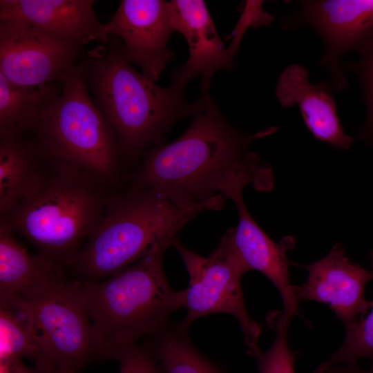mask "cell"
Returning a JSON list of instances; mask_svg holds the SVG:
<instances>
[{"instance_id": "obj_1", "label": "cell", "mask_w": 373, "mask_h": 373, "mask_svg": "<svg viewBox=\"0 0 373 373\" xmlns=\"http://www.w3.org/2000/svg\"><path fill=\"white\" fill-rule=\"evenodd\" d=\"M278 128L243 133L230 124L209 93L205 106L182 135L144 154L131 186L156 190L184 205L209 201L237 184L270 191L273 171L249 146Z\"/></svg>"}, {"instance_id": "obj_2", "label": "cell", "mask_w": 373, "mask_h": 373, "mask_svg": "<svg viewBox=\"0 0 373 373\" xmlns=\"http://www.w3.org/2000/svg\"><path fill=\"white\" fill-rule=\"evenodd\" d=\"M44 156L39 177L1 219L32 244L37 255L64 270L115 195L107 189L111 180L76 164Z\"/></svg>"}, {"instance_id": "obj_3", "label": "cell", "mask_w": 373, "mask_h": 373, "mask_svg": "<svg viewBox=\"0 0 373 373\" xmlns=\"http://www.w3.org/2000/svg\"><path fill=\"white\" fill-rule=\"evenodd\" d=\"M88 55L83 70L95 104L113 128L121 152L129 158L163 144L177 121L194 116L206 105L209 92L191 103L184 95L186 83L173 77L170 86L162 87L140 73L127 59L122 42Z\"/></svg>"}, {"instance_id": "obj_4", "label": "cell", "mask_w": 373, "mask_h": 373, "mask_svg": "<svg viewBox=\"0 0 373 373\" xmlns=\"http://www.w3.org/2000/svg\"><path fill=\"white\" fill-rule=\"evenodd\" d=\"M179 204L152 189L130 186L115 195L98 224L66 268L82 281H100L135 262L157 245L172 247L178 231L200 212L218 211L224 198Z\"/></svg>"}, {"instance_id": "obj_5", "label": "cell", "mask_w": 373, "mask_h": 373, "mask_svg": "<svg viewBox=\"0 0 373 373\" xmlns=\"http://www.w3.org/2000/svg\"><path fill=\"white\" fill-rule=\"evenodd\" d=\"M169 247L155 245L106 280H79L98 358L117 359L126 347L160 332L171 314L183 307V290L170 286L163 268Z\"/></svg>"}, {"instance_id": "obj_6", "label": "cell", "mask_w": 373, "mask_h": 373, "mask_svg": "<svg viewBox=\"0 0 373 373\" xmlns=\"http://www.w3.org/2000/svg\"><path fill=\"white\" fill-rule=\"evenodd\" d=\"M41 151L90 169L113 181L122 153L115 134L88 94L83 64L59 83L33 128Z\"/></svg>"}, {"instance_id": "obj_7", "label": "cell", "mask_w": 373, "mask_h": 373, "mask_svg": "<svg viewBox=\"0 0 373 373\" xmlns=\"http://www.w3.org/2000/svg\"><path fill=\"white\" fill-rule=\"evenodd\" d=\"M26 321L57 373H77L98 358L80 282L55 269L0 304Z\"/></svg>"}, {"instance_id": "obj_8", "label": "cell", "mask_w": 373, "mask_h": 373, "mask_svg": "<svg viewBox=\"0 0 373 373\" xmlns=\"http://www.w3.org/2000/svg\"><path fill=\"white\" fill-rule=\"evenodd\" d=\"M172 247L181 256L189 276V285L183 290V307L187 311L180 326L189 329L201 317L231 314L240 324L247 351L258 347L262 326L249 316L241 285L242 276L249 269L236 251L229 230L208 257L186 248L178 238Z\"/></svg>"}, {"instance_id": "obj_9", "label": "cell", "mask_w": 373, "mask_h": 373, "mask_svg": "<svg viewBox=\"0 0 373 373\" xmlns=\"http://www.w3.org/2000/svg\"><path fill=\"white\" fill-rule=\"evenodd\" d=\"M82 46L17 19H0V74L10 84L38 88L60 82Z\"/></svg>"}, {"instance_id": "obj_10", "label": "cell", "mask_w": 373, "mask_h": 373, "mask_svg": "<svg viewBox=\"0 0 373 373\" xmlns=\"http://www.w3.org/2000/svg\"><path fill=\"white\" fill-rule=\"evenodd\" d=\"M285 25L289 29L307 25L320 34L325 45L320 63L329 68L334 87L340 90L347 86L341 57L361 50L373 35V0L303 1Z\"/></svg>"}, {"instance_id": "obj_11", "label": "cell", "mask_w": 373, "mask_h": 373, "mask_svg": "<svg viewBox=\"0 0 373 373\" xmlns=\"http://www.w3.org/2000/svg\"><path fill=\"white\" fill-rule=\"evenodd\" d=\"M173 31L169 2L163 0H122L103 24L104 35L119 37L127 59L154 82L173 59L167 44Z\"/></svg>"}, {"instance_id": "obj_12", "label": "cell", "mask_w": 373, "mask_h": 373, "mask_svg": "<svg viewBox=\"0 0 373 373\" xmlns=\"http://www.w3.org/2000/svg\"><path fill=\"white\" fill-rule=\"evenodd\" d=\"M307 271L301 285H293L300 304L313 300L328 305L343 323L345 329L367 314L370 301L365 297L367 283L373 280V269L352 262L340 243H336L324 257L309 265L291 263Z\"/></svg>"}, {"instance_id": "obj_13", "label": "cell", "mask_w": 373, "mask_h": 373, "mask_svg": "<svg viewBox=\"0 0 373 373\" xmlns=\"http://www.w3.org/2000/svg\"><path fill=\"white\" fill-rule=\"evenodd\" d=\"M242 190L235 188L225 197L233 202L238 213L237 226L228 229L232 244L249 271L260 272L276 288L283 304V310L292 318L300 316L304 320L289 278L291 262L287 254L295 247L296 238L287 236L279 242L274 241L250 215L243 200Z\"/></svg>"}, {"instance_id": "obj_14", "label": "cell", "mask_w": 373, "mask_h": 373, "mask_svg": "<svg viewBox=\"0 0 373 373\" xmlns=\"http://www.w3.org/2000/svg\"><path fill=\"white\" fill-rule=\"evenodd\" d=\"M169 6L173 28L184 36L189 50L186 64L173 77L187 84L200 76L202 93L209 92L216 71L233 68L240 43L233 39L229 47H224L204 1L173 0Z\"/></svg>"}, {"instance_id": "obj_15", "label": "cell", "mask_w": 373, "mask_h": 373, "mask_svg": "<svg viewBox=\"0 0 373 373\" xmlns=\"http://www.w3.org/2000/svg\"><path fill=\"white\" fill-rule=\"evenodd\" d=\"M93 0H1L0 19H17L61 40L83 46L106 44Z\"/></svg>"}, {"instance_id": "obj_16", "label": "cell", "mask_w": 373, "mask_h": 373, "mask_svg": "<svg viewBox=\"0 0 373 373\" xmlns=\"http://www.w3.org/2000/svg\"><path fill=\"white\" fill-rule=\"evenodd\" d=\"M276 97L284 108L297 104L304 122L314 137L336 149H348L354 139L341 126L336 102L327 82L312 84L306 68L287 66L279 76Z\"/></svg>"}, {"instance_id": "obj_17", "label": "cell", "mask_w": 373, "mask_h": 373, "mask_svg": "<svg viewBox=\"0 0 373 373\" xmlns=\"http://www.w3.org/2000/svg\"><path fill=\"white\" fill-rule=\"evenodd\" d=\"M45 156L35 140L23 135L1 137L0 213L13 210L44 167Z\"/></svg>"}, {"instance_id": "obj_18", "label": "cell", "mask_w": 373, "mask_h": 373, "mask_svg": "<svg viewBox=\"0 0 373 373\" xmlns=\"http://www.w3.org/2000/svg\"><path fill=\"white\" fill-rule=\"evenodd\" d=\"M0 220V303H6L37 283L55 267L39 255L30 254Z\"/></svg>"}, {"instance_id": "obj_19", "label": "cell", "mask_w": 373, "mask_h": 373, "mask_svg": "<svg viewBox=\"0 0 373 373\" xmlns=\"http://www.w3.org/2000/svg\"><path fill=\"white\" fill-rule=\"evenodd\" d=\"M58 90L55 84L38 88H20L0 74V138L32 131Z\"/></svg>"}, {"instance_id": "obj_20", "label": "cell", "mask_w": 373, "mask_h": 373, "mask_svg": "<svg viewBox=\"0 0 373 373\" xmlns=\"http://www.w3.org/2000/svg\"><path fill=\"white\" fill-rule=\"evenodd\" d=\"M188 330L169 325L151 338L147 347L162 373H222L193 345Z\"/></svg>"}, {"instance_id": "obj_21", "label": "cell", "mask_w": 373, "mask_h": 373, "mask_svg": "<svg viewBox=\"0 0 373 373\" xmlns=\"http://www.w3.org/2000/svg\"><path fill=\"white\" fill-rule=\"evenodd\" d=\"M27 357L45 373H57L24 319L11 309L0 307V361Z\"/></svg>"}, {"instance_id": "obj_22", "label": "cell", "mask_w": 373, "mask_h": 373, "mask_svg": "<svg viewBox=\"0 0 373 373\" xmlns=\"http://www.w3.org/2000/svg\"><path fill=\"white\" fill-rule=\"evenodd\" d=\"M292 317L282 311H271L267 316L268 327L275 332L274 341L265 352L256 347L247 351L256 362L258 373H296L294 363L297 352L287 341V332Z\"/></svg>"}, {"instance_id": "obj_23", "label": "cell", "mask_w": 373, "mask_h": 373, "mask_svg": "<svg viewBox=\"0 0 373 373\" xmlns=\"http://www.w3.org/2000/svg\"><path fill=\"white\" fill-rule=\"evenodd\" d=\"M373 269V249L370 253ZM363 358L373 361V298L366 315L360 318L351 327L345 329L342 345L325 361L321 363L314 373H323L327 369L341 365H356Z\"/></svg>"}, {"instance_id": "obj_24", "label": "cell", "mask_w": 373, "mask_h": 373, "mask_svg": "<svg viewBox=\"0 0 373 373\" xmlns=\"http://www.w3.org/2000/svg\"><path fill=\"white\" fill-rule=\"evenodd\" d=\"M360 50L363 56L358 64L357 70L363 82L367 106L366 119L361 137L373 144V35Z\"/></svg>"}, {"instance_id": "obj_25", "label": "cell", "mask_w": 373, "mask_h": 373, "mask_svg": "<svg viewBox=\"0 0 373 373\" xmlns=\"http://www.w3.org/2000/svg\"><path fill=\"white\" fill-rule=\"evenodd\" d=\"M117 360L120 362V373H162L147 347L137 343L122 350Z\"/></svg>"}, {"instance_id": "obj_26", "label": "cell", "mask_w": 373, "mask_h": 373, "mask_svg": "<svg viewBox=\"0 0 373 373\" xmlns=\"http://www.w3.org/2000/svg\"><path fill=\"white\" fill-rule=\"evenodd\" d=\"M0 373H45L26 366L20 358H10L0 361Z\"/></svg>"}, {"instance_id": "obj_27", "label": "cell", "mask_w": 373, "mask_h": 373, "mask_svg": "<svg viewBox=\"0 0 373 373\" xmlns=\"http://www.w3.org/2000/svg\"><path fill=\"white\" fill-rule=\"evenodd\" d=\"M323 373H373V361L372 365L368 370L361 368L358 365H341L332 367Z\"/></svg>"}]
</instances>
